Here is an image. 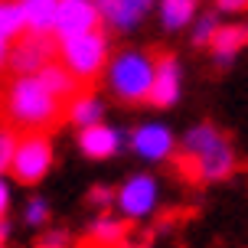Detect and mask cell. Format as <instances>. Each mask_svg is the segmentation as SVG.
Returning a JSON list of instances; mask_svg holds the SVG:
<instances>
[{
    "label": "cell",
    "instance_id": "obj_22",
    "mask_svg": "<svg viewBox=\"0 0 248 248\" xmlns=\"http://www.w3.org/2000/svg\"><path fill=\"white\" fill-rule=\"evenodd\" d=\"M65 245H69V235L65 232H49V235L39 238L36 248H65Z\"/></svg>",
    "mask_w": 248,
    "mask_h": 248
},
{
    "label": "cell",
    "instance_id": "obj_5",
    "mask_svg": "<svg viewBox=\"0 0 248 248\" xmlns=\"http://www.w3.org/2000/svg\"><path fill=\"white\" fill-rule=\"evenodd\" d=\"M59 43H62L59 59L85 85H92L101 75V69L108 65V43H105V33L101 30H88V33H78V36H65Z\"/></svg>",
    "mask_w": 248,
    "mask_h": 248
},
{
    "label": "cell",
    "instance_id": "obj_20",
    "mask_svg": "<svg viewBox=\"0 0 248 248\" xmlns=\"http://www.w3.org/2000/svg\"><path fill=\"white\" fill-rule=\"evenodd\" d=\"M212 33H216V16H202L199 26H196V43H199V46H209Z\"/></svg>",
    "mask_w": 248,
    "mask_h": 248
},
{
    "label": "cell",
    "instance_id": "obj_8",
    "mask_svg": "<svg viewBox=\"0 0 248 248\" xmlns=\"http://www.w3.org/2000/svg\"><path fill=\"white\" fill-rule=\"evenodd\" d=\"M180 95V65L170 52H157V65H154V85H150L147 101L154 108H170Z\"/></svg>",
    "mask_w": 248,
    "mask_h": 248
},
{
    "label": "cell",
    "instance_id": "obj_13",
    "mask_svg": "<svg viewBox=\"0 0 248 248\" xmlns=\"http://www.w3.org/2000/svg\"><path fill=\"white\" fill-rule=\"evenodd\" d=\"M212 46V56H216V62H232V56H235L242 46H248V26L235 23V26H216V33H212L209 39Z\"/></svg>",
    "mask_w": 248,
    "mask_h": 248
},
{
    "label": "cell",
    "instance_id": "obj_23",
    "mask_svg": "<svg viewBox=\"0 0 248 248\" xmlns=\"http://www.w3.org/2000/svg\"><path fill=\"white\" fill-rule=\"evenodd\" d=\"M88 199H92L95 206H108V202H111V189H105V186H95V189L88 193Z\"/></svg>",
    "mask_w": 248,
    "mask_h": 248
},
{
    "label": "cell",
    "instance_id": "obj_10",
    "mask_svg": "<svg viewBox=\"0 0 248 248\" xmlns=\"http://www.w3.org/2000/svg\"><path fill=\"white\" fill-rule=\"evenodd\" d=\"M78 147H82V154L92 157V160H105V157L118 154V147H121V134L111 131L108 124L92 121V124H85V127L78 131Z\"/></svg>",
    "mask_w": 248,
    "mask_h": 248
},
{
    "label": "cell",
    "instance_id": "obj_9",
    "mask_svg": "<svg viewBox=\"0 0 248 248\" xmlns=\"http://www.w3.org/2000/svg\"><path fill=\"white\" fill-rule=\"evenodd\" d=\"M118 202H121V209L131 216V219H140V216H147L154 209V202H157V183L150 180V176H134V180H127L121 186V193H118Z\"/></svg>",
    "mask_w": 248,
    "mask_h": 248
},
{
    "label": "cell",
    "instance_id": "obj_26",
    "mask_svg": "<svg viewBox=\"0 0 248 248\" xmlns=\"http://www.w3.org/2000/svg\"><path fill=\"white\" fill-rule=\"evenodd\" d=\"M3 235H7V225H3V219H0V248H3Z\"/></svg>",
    "mask_w": 248,
    "mask_h": 248
},
{
    "label": "cell",
    "instance_id": "obj_24",
    "mask_svg": "<svg viewBox=\"0 0 248 248\" xmlns=\"http://www.w3.org/2000/svg\"><path fill=\"white\" fill-rule=\"evenodd\" d=\"M219 10H229V13H238V10H248V0H216Z\"/></svg>",
    "mask_w": 248,
    "mask_h": 248
},
{
    "label": "cell",
    "instance_id": "obj_25",
    "mask_svg": "<svg viewBox=\"0 0 248 248\" xmlns=\"http://www.w3.org/2000/svg\"><path fill=\"white\" fill-rule=\"evenodd\" d=\"M7 206H10V193H7V186L0 183V219H3V212H7Z\"/></svg>",
    "mask_w": 248,
    "mask_h": 248
},
{
    "label": "cell",
    "instance_id": "obj_18",
    "mask_svg": "<svg viewBox=\"0 0 248 248\" xmlns=\"http://www.w3.org/2000/svg\"><path fill=\"white\" fill-rule=\"evenodd\" d=\"M95 7H98L101 20H108L111 26H118V30H127L131 23V13H127V0H95Z\"/></svg>",
    "mask_w": 248,
    "mask_h": 248
},
{
    "label": "cell",
    "instance_id": "obj_7",
    "mask_svg": "<svg viewBox=\"0 0 248 248\" xmlns=\"http://www.w3.org/2000/svg\"><path fill=\"white\" fill-rule=\"evenodd\" d=\"M56 36H78L88 30H101V13L95 0H59V13H56Z\"/></svg>",
    "mask_w": 248,
    "mask_h": 248
},
{
    "label": "cell",
    "instance_id": "obj_4",
    "mask_svg": "<svg viewBox=\"0 0 248 248\" xmlns=\"http://www.w3.org/2000/svg\"><path fill=\"white\" fill-rule=\"evenodd\" d=\"M59 36L56 30H23L20 36L10 43L7 52V75H33L43 65L59 59Z\"/></svg>",
    "mask_w": 248,
    "mask_h": 248
},
{
    "label": "cell",
    "instance_id": "obj_16",
    "mask_svg": "<svg viewBox=\"0 0 248 248\" xmlns=\"http://www.w3.org/2000/svg\"><path fill=\"white\" fill-rule=\"evenodd\" d=\"M69 121H75L78 127H85L92 121H101V101L92 92H82L78 98L69 105Z\"/></svg>",
    "mask_w": 248,
    "mask_h": 248
},
{
    "label": "cell",
    "instance_id": "obj_2",
    "mask_svg": "<svg viewBox=\"0 0 248 248\" xmlns=\"http://www.w3.org/2000/svg\"><path fill=\"white\" fill-rule=\"evenodd\" d=\"M176 173L189 180V183H202V180H222L232 170V147L212 124H199L193 127L183 140V150L176 157Z\"/></svg>",
    "mask_w": 248,
    "mask_h": 248
},
{
    "label": "cell",
    "instance_id": "obj_1",
    "mask_svg": "<svg viewBox=\"0 0 248 248\" xmlns=\"http://www.w3.org/2000/svg\"><path fill=\"white\" fill-rule=\"evenodd\" d=\"M69 121V105L52 95L49 85L33 75H0V131L23 134H52Z\"/></svg>",
    "mask_w": 248,
    "mask_h": 248
},
{
    "label": "cell",
    "instance_id": "obj_14",
    "mask_svg": "<svg viewBox=\"0 0 248 248\" xmlns=\"http://www.w3.org/2000/svg\"><path fill=\"white\" fill-rule=\"evenodd\" d=\"M124 238H127V225H124V222L101 219V222H95V225H92V232L78 242V248H121Z\"/></svg>",
    "mask_w": 248,
    "mask_h": 248
},
{
    "label": "cell",
    "instance_id": "obj_11",
    "mask_svg": "<svg viewBox=\"0 0 248 248\" xmlns=\"http://www.w3.org/2000/svg\"><path fill=\"white\" fill-rule=\"evenodd\" d=\"M131 144L140 157H147V160H163V157H170L173 154V137L167 127L160 124H144V127H137L134 134H131Z\"/></svg>",
    "mask_w": 248,
    "mask_h": 248
},
{
    "label": "cell",
    "instance_id": "obj_12",
    "mask_svg": "<svg viewBox=\"0 0 248 248\" xmlns=\"http://www.w3.org/2000/svg\"><path fill=\"white\" fill-rule=\"evenodd\" d=\"M26 30L23 10H20V0H0V75L7 69V52L10 43Z\"/></svg>",
    "mask_w": 248,
    "mask_h": 248
},
{
    "label": "cell",
    "instance_id": "obj_27",
    "mask_svg": "<svg viewBox=\"0 0 248 248\" xmlns=\"http://www.w3.org/2000/svg\"><path fill=\"white\" fill-rule=\"evenodd\" d=\"M140 3H144V7H150V3H154V0H140Z\"/></svg>",
    "mask_w": 248,
    "mask_h": 248
},
{
    "label": "cell",
    "instance_id": "obj_15",
    "mask_svg": "<svg viewBox=\"0 0 248 248\" xmlns=\"http://www.w3.org/2000/svg\"><path fill=\"white\" fill-rule=\"evenodd\" d=\"M20 10H23L26 30H52L59 0H20Z\"/></svg>",
    "mask_w": 248,
    "mask_h": 248
},
{
    "label": "cell",
    "instance_id": "obj_17",
    "mask_svg": "<svg viewBox=\"0 0 248 248\" xmlns=\"http://www.w3.org/2000/svg\"><path fill=\"white\" fill-rule=\"evenodd\" d=\"M160 13H163V26H167V30H180V26H186L193 20L196 0H163Z\"/></svg>",
    "mask_w": 248,
    "mask_h": 248
},
{
    "label": "cell",
    "instance_id": "obj_6",
    "mask_svg": "<svg viewBox=\"0 0 248 248\" xmlns=\"http://www.w3.org/2000/svg\"><path fill=\"white\" fill-rule=\"evenodd\" d=\"M52 167V144L49 134H23L16 137V150L10 160V173L16 183L33 186L49 173Z\"/></svg>",
    "mask_w": 248,
    "mask_h": 248
},
{
    "label": "cell",
    "instance_id": "obj_3",
    "mask_svg": "<svg viewBox=\"0 0 248 248\" xmlns=\"http://www.w3.org/2000/svg\"><path fill=\"white\" fill-rule=\"evenodd\" d=\"M154 65H157V52H137L127 49L114 56L111 62V88L124 105H140L147 101L150 85H154Z\"/></svg>",
    "mask_w": 248,
    "mask_h": 248
},
{
    "label": "cell",
    "instance_id": "obj_21",
    "mask_svg": "<svg viewBox=\"0 0 248 248\" xmlns=\"http://www.w3.org/2000/svg\"><path fill=\"white\" fill-rule=\"evenodd\" d=\"M46 216H49L46 202H43V199H33V202H30V209H26V219H30L33 225H39V222H46Z\"/></svg>",
    "mask_w": 248,
    "mask_h": 248
},
{
    "label": "cell",
    "instance_id": "obj_19",
    "mask_svg": "<svg viewBox=\"0 0 248 248\" xmlns=\"http://www.w3.org/2000/svg\"><path fill=\"white\" fill-rule=\"evenodd\" d=\"M13 150H16V134H10V131H0V173H7V170H10Z\"/></svg>",
    "mask_w": 248,
    "mask_h": 248
}]
</instances>
